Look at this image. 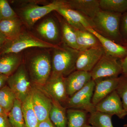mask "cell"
<instances>
[{
  "instance_id": "cell-1",
  "label": "cell",
  "mask_w": 127,
  "mask_h": 127,
  "mask_svg": "<svg viewBox=\"0 0 127 127\" xmlns=\"http://www.w3.org/2000/svg\"><path fill=\"white\" fill-rule=\"evenodd\" d=\"M25 27L31 31L44 17L66 6L65 0H15L9 1Z\"/></svg>"
},
{
  "instance_id": "cell-2",
  "label": "cell",
  "mask_w": 127,
  "mask_h": 127,
  "mask_svg": "<svg viewBox=\"0 0 127 127\" xmlns=\"http://www.w3.org/2000/svg\"><path fill=\"white\" fill-rule=\"evenodd\" d=\"M52 49L32 47L22 52L23 63L31 81L36 86H43L51 74Z\"/></svg>"
},
{
  "instance_id": "cell-3",
  "label": "cell",
  "mask_w": 127,
  "mask_h": 127,
  "mask_svg": "<svg viewBox=\"0 0 127 127\" xmlns=\"http://www.w3.org/2000/svg\"><path fill=\"white\" fill-rule=\"evenodd\" d=\"M122 14L100 10L92 20L94 30L116 43L122 45L123 41L120 31Z\"/></svg>"
},
{
  "instance_id": "cell-4",
  "label": "cell",
  "mask_w": 127,
  "mask_h": 127,
  "mask_svg": "<svg viewBox=\"0 0 127 127\" xmlns=\"http://www.w3.org/2000/svg\"><path fill=\"white\" fill-rule=\"evenodd\" d=\"M80 52L62 43L51 50L52 73L66 77L76 70V64Z\"/></svg>"
},
{
  "instance_id": "cell-5",
  "label": "cell",
  "mask_w": 127,
  "mask_h": 127,
  "mask_svg": "<svg viewBox=\"0 0 127 127\" xmlns=\"http://www.w3.org/2000/svg\"><path fill=\"white\" fill-rule=\"evenodd\" d=\"M58 46L44 41L31 31L25 28L15 39L6 40L0 47V56L7 53H19L30 48H53Z\"/></svg>"
},
{
  "instance_id": "cell-6",
  "label": "cell",
  "mask_w": 127,
  "mask_h": 127,
  "mask_svg": "<svg viewBox=\"0 0 127 127\" xmlns=\"http://www.w3.org/2000/svg\"><path fill=\"white\" fill-rule=\"evenodd\" d=\"M50 14L38 21L31 31L47 43L60 46L62 43L59 20L56 15L55 16Z\"/></svg>"
},
{
  "instance_id": "cell-7",
  "label": "cell",
  "mask_w": 127,
  "mask_h": 127,
  "mask_svg": "<svg viewBox=\"0 0 127 127\" xmlns=\"http://www.w3.org/2000/svg\"><path fill=\"white\" fill-rule=\"evenodd\" d=\"M7 85L15 94L17 99L22 103L31 93L33 84L23 62L16 71L9 77Z\"/></svg>"
},
{
  "instance_id": "cell-8",
  "label": "cell",
  "mask_w": 127,
  "mask_h": 127,
  "mask_svg": "<svg viewBox=\"0 0 127 127\" xmlns=\"http://www.w3.org/2000/svg\"><path fill=\"white\" fill-rule=\"evenodd\" d=\"M95 83L92 79L80 91L69 97L62 105L66 109L84 110L91 113L96 111L95 106L92 102Z\"/></svg>"
},
{
  "instance_id": "cell-9",
  "label": "cell",
  "mask_w": 127,
  "mask_h": 127,
  "mask_svg": "<svg viewBox=\"0 0 127 127\" xmlns=\"http://www.w3.org/2000/svg\"><path fill=\"white\" fill-rule=\"evenodd\" d=\"M122 72L120 60L105 53L90 72L92 79L94 81L101 78L118 77Z\"/></svg>"
},
{
  "instance_id": "cell-10",
  "label": "cell",
  "mask_w": 127,
  "mask_h": 127,
  "mask_svg": "<svg viewBox=\"0 0 127 127\" xmlns=\"http://www.w3.org/2000/svg\"><path fill=\"white\" fill-rule=\"evenodd\" d=\"M36 87L52 99L59 102L62 105L69 97L67 93L65 77L60 74L52 73L45 84L42 86Z\"/></svg>"
},
{
  "instance_id": "cell-11",
  "label": "cell",
  "mask_w": 127,
  "mask_h": 127,
  "mask_svg": "<svg viewBox=\"0 0 127 127\" xmlns=\"http://www.w3.org/2000/svg\"><path fill=\"white\" fill-rule=\"evenodd\" d=\"M31 94L32 106L39 123L49 119L52 99L34 84Z\"/></svg>"
},
{
  "instance_id": "cell-12",
  "label": "cell",
  "mask_w": 127,
  "mask_h": 127,
  "mask_svg": "<svg viewBox=\"0 0 127 127\" xmlns=\"http://www.w3.org/2000/svg\"><path fill=\"white\" fill-rule=\"evenodd\" d=\"M96 111L111 116L116 115L123 119L127 115L117 91H114L95 106Z\"/></svg>"
},
{
  "instance_id": "cell-13",
  "label": "cell",
  "mask_w": 127,
  "mask_h": 127,
  "mask_svg": "<svg viewBox=\"0 0 127 127\" xmlns=\"http://www.w3.org/2000/svg\"><path fill=\"white\" fill-rule=\"evenodd\" d=\"M55 11L76 30L85 31L87 28L94 29V25L92 20L77 11L64 6L60 7Z\"/></svg>"
},
{
  "instance_id": "cell-14",
  "label": "cell",
  "mask_w": 127,
  "mask_h": 127,
  "mask_svg": "<svg viewBox=\"0 0 127 127\" xmlns=\"http://www.w3.org/2000/svg\"><path fill=\"white\" fill-rule=\"evenodd\" d=\"M104 54L101 46L80 52L76 64V70L91 72Z\"/></svg>"
},
{
  "instance_id": "cell-15",
  "label": "cell",
  "mask_w": 127,
  "mask_h": 127,
  "mask_svg": "<svg viewBox=\"0 0 127 127\" xmlns=\"http://www.w3.org/2000/svg\"><path fill=\"white\" fill-rule=\"evenodd\" d=\"M119 77L107 78L95 80L92 102L95 106L114 91L118 85Z\"/></svg>"
},
{
  "instance_id": "cell-16",
  "label": "cell",
  "mask_w": 127,
  "mask_h": 127,
  "mask_svg": "<svg viewBox=\"0 0 127 127\" xmlns=\"http://www.w3.org/2000/svg\"><path fill=\"white\" fill-rule=\"evenodd\" d=\"M86 30L97 37L106 55L120 60L123 59L127 56V47L103 36L93 28H87Z\"/></svg>"
},
{
  "instance_id": "cell-17",
  "label": "cell",
  "mask_w": 127,
  "mask_h": 127,
  "mask_svg": "<svg viewBox=\"0 0 127 127\" xmlns=\"http://www.w3.org/2000/svg\"><path fill=\"white\" fill-rule=\"evenodd\" d=\"M92 79L90 72L75 70L65 77L67 93L68 97L83 88Z\"/></svg>"
},
{
  "instance_id": "cell-18",
  "label": "cell",
  "mask_w": 127,
  "mask_h": 127,
  "mask_svg": "<svg viewBox=\"0 0 127 127\" xmlns=\"http://www.w3.org/2000/svg\"><path fill=\"white\" fill-rule=\"evenodd\" d=\"M65 7L77 11L93 20L100 10L98 0H65Z\"/></svg>"
},
{
  "instance_id": "cell-19",
  "label": "cell",
  "mask_w": 127,
  "mask_h": 127,
  "mask_svg": "<svg viewBox=\"0 0 127 127\" xmlns=\"http://www.w3.org/2000/svg\"><path fill=\"white\" fill-rule=\"evenodd\" d=\"M23 62L22 52L9 53L0 56V73L9 77Z\"/></svg>"
},
{
  "instance_id": "cell-20",
  "label": "cell",
  "mask_w": 127,
  "mask_h": 127,
  "mask_svg": "<svg viewBox=\"0 0 127 127\" xmlns=\"http://www.w3.org/2000/svg\"><path fill=\"white\" fill-rule=\"evenodd\" d=\"M25 28H26L18 16L0 22V32L4 35L7 40L15 39Z\"/></svg>"
},
{
  "instance_id": "cell-21",
  "label": "cell",
  "mask_w": 127,
  "mask_h": 127,
  "mask_svg": "<svg viewBox=\"0 0 127 127\" xmlns=\"http://www.w3.org/2000/svg\"><path fill=\"white\" fill-rule=\"evenodd\" d=\"M59 20L61 31L62 43L73 49L78 50L77 43L76 30L72 27L61 16L56 14Z\"/></svg>"
},
{
  "instance_id": "cell-22",
  "label": "cell",
  "mask_w": 127,
  "mask_h": 127,
  "mask_svg": "<svg viewBox=\"0 0 127 127\" xmlns=\"http://www.w3.org/2000/svg\"><path fill=\"white\" fill-rule=\"evenodd\" d=\"M66 110L59 102L52 100L49 118L55 127H67Z\"/></svg>"
},
{
  "instance_id": "cell-23",
  "label": "cell",
  "mask_w": 127,
  "mask_h": 127,
  "mask_svg": "<svg viewBox=\"0 0 127 127\" xmlns=\"http://www.w3.org/2000/svg\"><path fill=\"white\" fill-rule=\"evenodd\" d=\"M76 34L77 43L78 51L80 52L101 46L97 37L87 30L82 31L76 30Z\"/></svg>"
},
{
  "instance_id": "cell-24",
  "label": "cell",
  "mask_w": 127,
  "mask_h": 127,
  "mask_svg": "<svg viewBox=\"0 0 127 127\" xmlns=\"http://www.w3.org/2000/svg\"><path fill=\"white\" fill-rule=\"evenodd\" d=\"M88 113L86 111L81 109H67V127H85L88 124Z\"/></svg>"
},
{
  "instance_id": "cell-25",
  "label": "cell",
  "mask_w": 127,
  "mask_h": 127,
  "mask_svg": "<svg viewBox=\"0 0 127 127\" xmlns=\"http://www.w3.org/2000/svg\"><path fill=\"white\" fill-rule=\"evenodd\" d=\"M22 110L26 127H37L39 122L32 106L31 93L22 103Z\"/></svg>"
},
{
  "instance_id": "cell-26",
  "label": "cell",
  "mask_w": 127,
  "mask_h": 127,
  "mask_svg": "<svg viewBox=\"0 0 127 127\" xmlns=\"http://www.w3.org/2000/svg\"><path fill=\"white\" fill-rule=\"evenodd\" d=\"M8 117L12 127H26L22 110V102L16 99Z\"/></svg>"
},
{
  "instance_id": "cell-27",
  "label": "cell",
  "mask_w": 127,
  "mask_h": 127,
  "mask_svg": "<svg viewBox=\"0 0 127 127\" xmlns=\"http://www.w3.org/2000/svg\"><path fill=\"white\" fill-rule=\"evenodd\" d=\"M100 9L123 14L127 11V0H99Z\"/></svg>"
},
{
  "instance_id": "cell-28",
  "label": "cell",
  "mask_w": 127,
  "mask_h": 127,
  "mask_svg": "<svg viewBox=\"0 0 127 127\" xmlns=\"http://www.w3.org/2000/svg\"><path fill=\"white\" fill-rule=\"evenodd\" d=\"M16 96L7 85L0 89V106L7 113L13 107Z\"/></svg>"
},
{
  "instance_id": "cell-29",
  "label": "cell",
  "mask_w": 127,
  "mask_h": 127,
  "mask_svg": "<svg viewBox=\"0 0 127 127\" xmlns=\"http://www.w3.org/2000/svg\"><path fill=\"white\" fill-rule=\"evenodd\" d=\"M88 123L96 127H114L112 122V116L95 111L90 114Z\"/></svg>"
},
{
  "instance_id": "cell-30",
  "label": "cell",
  "mask_w": 127,
  "mask_h": 127,
  "mask_svg": "<svg viewBox=\"0 0 127 127\" xmlns=\"http://www.w3.org/2000/svg\"><path fill=\"white\" fill-rule=\"evenodd\" d=\"M18 16L9 1L0 0V20H9Z\"/></svg>"
},
{
  "instance_id": "cell-31",
  "label": "cell",
  "mask_w": 127,
  "mask_h": 127,
  "mask_svg": "<svg viewBox=\"0 0 127 127\" xmlns=\"http://www.w3.org/2000/svg\"><path fill=\"white\" fill-rule=\"evenodd\" d=\"M116 91L121 99L124 109L127 112V77L122 75Z\"/></svg>"
},
{
  "instance_id": "cell-32",
  "label": "cell",
  "mask_w": 127,
  "mask_h": 127,
  "mask_svg": "<svg viewBox=\"0 0 127 127\" xmlns=\"http://www.w3.org/2000/svg\"><path fill=\"white\" fill-rule=\"evenodd\" d=\"M120 31L123 42L127 41V11L122 14L120 20Z\"/></svg>"
},
{
  "instance_id": "cell-33",
  "label": "cell",
  "mask_w": 127,
  "mask_h": 127,
  "mask_svg": "<svg viewBox=\"0 0 127 127\" xmlns=\"http://www.w3.org/2000/svg\"><path fill=\"white\" fill-rule=\"evenodd\" d=\"M0 127H12L8 116H0Z\"/></svg>"
},
{
  "instance_id": "cell-34",
  "label": "cell",
  "mask_w": 127,
  "mask_h": 127,
  "mask_svg": "<svg viewBox=\"0 0 127 127\" xmlns=\"http://www.w3.org/2000/svg\"><path fill=\"white\" fill-rule=\"evenodd\" d=\"M122 72V75L127 77V55L123 59L120 60Z\"/></svg>"
},
{
  "instance_id": "cell-35",
  "label": "cell",
  "mask_w": 127,
  "mask_h": 127,
  "mask_svg": "<svg viewBox=\"0 0 127 127\" xmlns=\"http://www.w3.org/2000/svg\"><path fill=\"white\" fill-rule=\"evenodd\" d=\"M9 77L0 73V89L7 85Z\"/></svg>"
},
{
  "instance_id": "cell-36",
  "label": "cell",
  "mask_w": 127,
  "mask_h": 127,
  "mask_svg": "<svg viewBox=\"0 0 127 127\" xmlns=\"http://www.w3.org/2000/svg\"><path fill=\"white\" fill-rule=\"evenodd\" d=\"M37 127H55L50 119H47L39 123Z\"/></svg>"
},
{
  "instance_id": "cell-37",
  "label": "cell",
  "mask_w": 127,
  "mask_h": 127,
  "mask_svg": "<svg viewBox=\"0 0 127 127\" xmlns=\"http://www.w3.org/2000/svg\"><path fill=\"white\" fill-rule=\"evenodd\" d=\"M7 40L4 35L0 32V47L3 45Z\"/></svg>"
},
{
  "instance_id": "cell-38",
  "label": "cell",
  "mask_w": 127,
  "mask_h": 127,
  "mask_svg": "<svg viewBox=\"0 0 127 127\" xmlns=\"http://www.w3.org/2000/svg\"><path fill=\"white\" fill-rule=\"evenodd\" d=\"M8 113L0 106V116H8Z\"/></svg>"
},
{
  "instance_id": "cell-39",
  "label": "cell",
  "mask_w": 127,
  "mask_h": 127,
  "mask_svg": "<svg viewBox=\"0 0 127 127\" xmlns=\"http://www.w3.org/2000/svg\"><path fill=\"white\" fill-rule=\"evenodd\" d=\"M122 45L124 46L125 47L127 48V41L124 42L122 44Z\"/></svg>"
},
{
  "instance_id": "cell-40",
  "label": "cell",
  "mask_w": 127,
  "mask_h": 127,
  "mask_svg": "<svg viewBox=\"0 0 127 127\" xmlns=\"http://www.w3.org/2000/svg\"><path fill=\"white\" fill-rule=\"evenodd\" d=\"M84 127H94V126H91V125H89V124H87V125H86V126H85Z\"/></svg>"
},
{
  "instance_id": "cell-41",
  "label": "cell",
  "mask_w": 127,
  "mask_h": 127,
  "mask_svg": "<svg viewBox=\"0 0 127 127\" xmlns=\"http://www.w3.org/2000/svg\"><path fill=\"white\" fill-rule=\"evenodd\" d=\"M124 127H127V124H125V125H124Z\"/></svg>"
},
{
  "instance_id": "cell-42",
  "label": "cell",
  "mask_w": 127,
  "mask_h": 127,
  "mask_svg": "<svg viewBox=\"0 0 127 127\" xmlns=\"http://www.w3.org/2000/svg\"></svg>"
}]
</instances>
